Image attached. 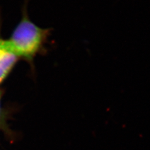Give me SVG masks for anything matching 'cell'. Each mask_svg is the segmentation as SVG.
Masks as SVG:
<instances>
[{"label":"cell","mask_w":150,"mask_h":150,"mask_svg":"<svg viewBox=\"0 0 150 150\" xmlns=\"http://www.w3.org/2000/svg\"><path fill=\"white\" fill-rule=\"evenodd\" d=\"M18 58L19 56L9 47L8 41L4 40L3 49L0 52V83L8 76Z\"/></svg>","instance_id":"obj_2"},{"label":"cell","mask_w":150,"mask_h":150,"mask_svg":"<svg viewBox=\"0 0 150 150\" xmlns=\"http://www.w3.org/2000/svg\"><path fill=\"white\" fill-rule=\"evenodd\" d=\"M3 44H4V40H0V52H1L3 47Z\"/></svg>","instance_id":"obj_3"},{"label":"cell","mask_w":150,"mask_h":150,"mask_svg":"<svg viewBox=\"0 0 150 150\" xmlns=\"http://www.w3.org/2000/svg\"><path fill=\"white\" fill-rule=\"evenodd\" d=\"M51 31L50 28L43 29L36 25L30 20L25 12L8 43L19 57L31 62L38 54L46 51L45 44Z\"/></svg>","instance_id":"obj_1"}]
</instances>
